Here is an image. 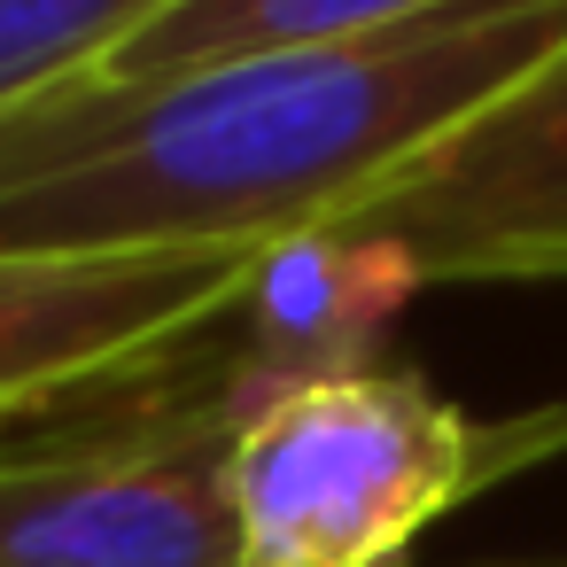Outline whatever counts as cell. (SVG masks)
<instances>
[{"label":"cell","instance_id":"obj_8","mask_svg":"<svg viewBox=\"0 0 567 567\" xmlns=\"http://www.w3.org/2000/svg\"><path fill=\"white\" fill-rule=\"evenodd\" d=\"M9 420H24V412H0V427H9Z\"/></svg>","mask_w":567,"mask_h":567},{"label":"cell","instance_id":"obj_5","mask_svg":"<svg viewBox=\"0 0 567 567\" xmlns=\"http://www.w3.org/2000/svg\"><path fill=\"white\" fill-rule=\"evenodd\" d=\"M427 280L412 257L365 226H311L257 249L241 303L226 319L234 342V412H257L296 389L358 381L389 365V334L404 327Z\"/></svg>","mask_w":567,"mask_h":567},{"label":"cell","instance_id":"obj_4","mask_svg":"<svg viewBox=\"0 0 567 567\" xmlns=\"http://www.w3.org/2000/svg\"><path fill=\"white\" fill-rule=\"evenodd\" d=\"M257 249L0 257V412H32L133 358L179 350L241 303Z\"/></svg>","mask_w":567,"mask_h":567},{"label":"cell","instance_id":"obj_7","mask_svg":"<svg viewBox=\"0 0 567 567\" xmlns=\"http://www.w3.org/2000/svg\"><path fill=\"white\" fill-rule=\"evenodd\" d=\"M164 0H0V117L94 79Z\"/></svg>","mask_w":567,"mask_h":567},{"label":"cell","instance_id":"obj_1","mask_svg":"<svg viewBox=\"0 0 567 567\" xmlns=\"http://www.w3.org/2000/svg\"><path fill=\"white\" fill-rule=\"evenodd\" d=\"M567 451V404L474 420L412 365L296 389L234 420L241 567H396L443 513Z\"/></svg>","mask_w":567,"mask_h":567},{"label":"cell","instance_id":"obj_6","mask_svg":"<svg viewBox=\"0 0 567 567\" xmlns=\"http://www.w3.org/2000/svg\"><path fill=\"white\" fill-rule=\"evenodd\" d=\"M458 0H164V9L79 86H164L218 63L257 55H303V48H350L404 24H427Z\"/></svg>","mask_w":567,"mask_h":567},{"label":"cell","instance_id":"obj_2","mask_svg":"<svg viewBox=\"0 0 567 567\" xmlns=\"http://www.w3.org/2000/svg\"><path fill=\"white\" fill-rule=\"evenodd\" d=\"M226 319L0 427V567H241Z\"/></svg>","mask_w":567,"mask_h":567},{"label":"cell","instance_id":"obj_3","mask_svg":"<svg viewBox=\"0 0 567 567\" xmlns=\"http://www.w3.org/2000/svg\"><path fill=\"white\" fill-rule=\"evenodd\" d=\"M342 226L396 241L420 280H567V48Z\"/></svg>","mask_w":567,"mask_h":567}]
</instances>
